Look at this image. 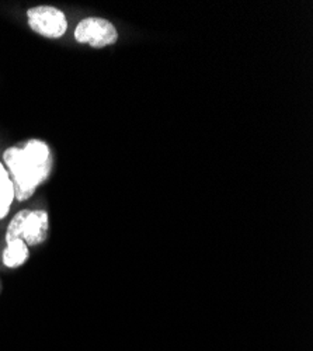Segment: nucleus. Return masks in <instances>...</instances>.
I'll return each instance as SVG.
<instances>
[{
    "label": "nucleus",
    "mask_w": 313,
    "mask_h": 351,
    "mask_svg": "<svg viewBox=\"0 0 313 351\" xmlns=\"http://www.w3.org/2000/svg\"><path fill=\"white\" fill-rule=\"evenodd\" d=\"M3 165L14 184L16 199L25 201L49 179L53 156L47 142L33 138L8 148L3 152Z\"/></svg>",
    "instance_id": "obj_1"
},
{
    "label": "nucleus",
    "mask_w": 313,
    "mask_h": 351,
    "mask_svg": "<svg viewBox=\"0 0 313 351\" xmlns=\"http://www.w3.org/2000/svg\"><path fill=\"white\" fill-rule=\"evenodd\" d=\"M27 23L34 33L49 40H58L68 32L66 14L55 6L42 5L28 9Z\"/></svg>",
    "instance_id": "obj_2"
},
{
    "label": "nucleus",
    "mask_w": 313,
    "mask_h": 351,
    "mask_svg": "<svg viewBox=\"0 0 313 351\" xmlns=\"http://www.w3.org/2000/svg\"><path fill=\"white\" fill-rule=\"evenodd\" d=\"M118 30L110 20L103 17H86L75 28V40L92 48H105L117 44Z\"/></svg>",
    "instance_id": "obj_3"
},
{
    "label": "nucleus",
    "mask_w": 313,
    "mask_h": 351,
    "mask_svg": "<svg viewBox=\"0 0 313 351\" xmlns=\"http://www.w3.org/2000/svg\"><path fill=\"white\" fill-rule=\"evenodd\" d=\"M49 232V215L45 210H30L23 228L21 239L28 246L41 245Z\"/></svg>",
    "instance_id": "obj_4"
},
{
    "label": "nucleus",
    "mask_w": 313,
    "mask_h": 351,
    "mask_svg": "<svg viewBox=\"0 0 313 351\" xmlns=\"http://www.w3.org/2000/svg\"><path fill=\"white\" fill-rule=\"evenodd\" d=\"M28 258H30V246H28L23 239H16L6 243V247L2 254V261L5 267L18 269L25 265Z\"/></svg>",
    "instance_id": "obj_5"
},
{
    "label": "nucleus",
    "mask_w": 313,
    "mask_h": 351,
    "mask_svg": "<svg viewBox=\"0 0 313 351\" xmlns=\"http://www.w3.org/2000/svg\"><path fill=\"white\" fill-rule=\"evenodd\" d=\"M0 199L6 201L8 204H13L16 199V191H14V184L10 179V174L3 165V162H0Z\"/></svg>",
    "instance_id": "obj_6"
},
{
    "label": "nucleus",
    "mask_w": 313,
    "mask_h": 351,
    "mask_svg": "<svg viewBox=\"0 0 313 351\" xmlns=\"http://www.w3.org/2000/svg\"><path fill=\"white\" fill-rule=\"evenodd\" d=\"M28 213H30V210H21L10 219L8 229H6V243L16 241V239H21L24 221H25Z\"/></svg>",
    "instance_id": "obj_7"
},
{
    "label": "nucleus",
    "mask_w": 313,
    "mask_h": 351,
    "mask_svg": "<svg viewBox=\"0 0 313 351\" xmlns=\"http://www.w3.org/2000/svg\"><path fill=\"white\" fill-rule=\"evenodd\" d=\"M10 207H12L10 204H8L3 199H0V221L8 217V214L10 213Z\"/></svg>",
    "instance_id": "obj_8"
}]
</instances>
